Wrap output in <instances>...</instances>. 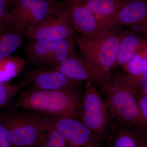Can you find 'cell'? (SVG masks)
<instances>
[{
  "mask_svg": "<svg viewBox=\"0 0 147 147\" xmlns=\"http://www.w3.org/2000/svg\"><path fill=\"white\" fill-rule=\"evenodd\" d=\"M74 38L52 40H28L24 46L29 61L37 69H55L76 52Z\"/></svg>",
  "mask_w": 147,
  "mask_h": 147,
  "instance_id": "obj_5",
  "label": "cell"
},
{
  "mask_svg": "<svg viewBox=\"0 0 147 147\" xmlns=\"http://www.w3.org/2000/svg\"><path fill=\"white\" fill-rule=\"evenodd\" d=\"M26 86V84L23 80L17 85L0 82V110L8 105L21 88Z\"/></svg>",
  "mask_w": 147,
  "mask_h": 147,
  "instance_id": "obj_20",
  "label": "cell"
},
{
  "mask_svg": "<svg viewBox=\"0 0 147 147\" xmlns=\"http://www.w3.org/2000/svg\"><path fill=\"white\" fill-rule=\"evenodd\" d=\"M141 147H147V140L145 142L144 140H142Z\"/></svg>",
  "mask_w": 147,
  "mask_h": 147,
  "instance_id": "obj_29",
  "label": "cell"
},
{
  "mask_svg": "<svg viewBox=\"0 0 147 147\" xmlns=\"http://www.w3.org/2000/svg\"><path fill=\"white\" fill-rule=\"evenodd\" d=\"M9 7L6 0H0V28L7 26L6 20L9 14Z\"/></svg>",
  "mask_w": 147,
  "mask_h": 147,
  "instance_id": "obj_23",
  "label": "cell"
},
{
  "mask_svg": "<svg viewBox=\"0 0 147 147\" xmlns=\"http://www.w3.org/2000/svg\"><path fill=\"white\" fill-rule=\"evenodd\" d=\"M25 147H39L38 145H33V146H28Z\"/></svg>",
  "mask_w": 147,
  "mask_h": 147,
  "instance_id": "obj_30",
  "label": "cell"
},
{
  "mask_svg": "<svg viewBox=\"0 0 147 147\" xmlns=\"http://www.w3.org/2000/svg\"><path fill=\"white\" fill-rule=\"evenodd\" d=\"M82 122L98 138L105 134L108 123V108L96 88L88 82L83 97Z\"/></svg>",
  "mask_w": 147,
  "mask_h": 147,
  "instance_id": "obj_6",
  "label": "cell"
},
{
  "mask_svg": "<svg viewBox=\"0 0 147 147\" xmlns=\"http://www.w3.org/2000/svg\"><path fill=\"white\" fill-rule=\"evenodd\" d=\"M26 62L19 56H9L0 60V82L7 83L24 69Z\"/></svg>",
  "mask_w": 147,
  "mask_h": 147,
  "instance_id": "obj_17",
  "label": "cell"
},
{
  "mask_svg": "<svg viewBox=\"0 0 147 147\" xmlns=\"http://www.w3.org/2000/svg\"><path fill=\"white\" fill-rule=\"evenodd\" d=\"M47 122L59 131L71 147H101L98 138L81 121L43 115Z\"/></svg>",
  "mask_w": 147,
  "mask_h": 147,
  "instance_id": "obj_9",
  "label": "cell"
},
{
  "mask_svg": "<svg viewBox=\"0 0 147 147\" xmlns=\"http://www.w3.org/2000/svg\"><path fill=\"white\" fill-rule=\"evenodd\" d=\"M130 131H119L113 140L112 147H141V141Z\"/></svg>",
  "mask_w": 147,
  "mask_h": 147,
  "instance_id": "obj_21",
  "label": "cell"
},
{
  "mask_svg": "<svg viewBox=\"0 0 147 147\" xmlns=\"http://www.w3.org/2000/svg\"><path fill=\"white\" fill-rule=\"evenodd\" d=\"M55 69L77 82L94 81L85 60L81 55L76 53L57 66Z\"/></svg>",
  "mask_w": 147,
  "mask_h": 147,
  "instance_id": "obj_14",
  "label": "cell"
},
{
  "mask_svg": "<svg viewBox=\"0 0 147 147\" xmlns=\"http://www.w3.org/2000/svg\"><path fill=\"white\" fill-rule=\"evenodd\" d=\"M0 147H14L7 129L0 121Z\"/></svg>",
  "mask_w": 147,
  "mask_h": 147,
  "instance_id": "obj_22",
  "label": "cell"
},
{
  "mask_svg": "<svg viewBox=\"0 0 147 147\" xmlns=\"http://www.w3.org/2000/svg\"><path fill=\"white\" fill-rule=\"evenodd\" d=\"M138 32L147 37V16L145 22L139 29Z\"/></svg>",
  "mask_w": 147,
  "mask_h": 147,
  "instance_id": "obj_26",
  "label": "cell"
},
{
  "mask_svg": "<svg viewBox=\"0 0 147 147\" xmlns=\"http://www.w3.org/2000/svg\"><path fill=\"white\" fill-rule=\"evenodd\" d=\"M105 91L108 110L113 117L147 132V124L140 111L136 88L126 74L112 73L110 86Z\"/></svg>",
  "mask_w": 147,
  "mask_h": 147,
  "instance_id": "obj_3",
  "label": "cell"
},
{
  "mask_svg": "<svg viewBox=\"0 0 147 147\" xmlns=\"http://www.w3.org/2000/svg\"><path fill=\"white\" fill-rule=\"evenodd\" d=\"M85 0H63V2L67 4L79 3L83 2Z\"/></svg>",
  "mask_w": 147,
  "mask_h": 147,
  "instance_id": "obj_27",
  "label": "cell"
},
{
  "mask_svg": "<svg viewBox=\"0 0 147 147\" xmlns=\"http://www.w3.org/2000/svg\"><path fill=\"white\" fill-rule=\"evenodd\" d=\"M23 81L38 89L63 90L77 89L80 82L69 79L56 69H37L29 72Z\"/></svg>",
  "mask_w": 147,
  "mask_h": 147,
  "instance_id": "obj_11",
  "label": "cell"
},
{
  "mask_svg": "<svg viewBox=\"0 0 147 147\" xmlns=\"http://www.w3.org/2000/svg\"><path fill=\"white\" fill-rule=\"evenodd\" d=\"M147 16V0H129L110 20L108 27L115 30L124 26L138 32Z\"/></svg>",
  "mask_w": 147,
  "mask_h": 147,
  "instance_id": "obj_12",
  "label": "cell"
},
{
  "mask_svg": "<svg viewBox=\"0 0 147 147\" xmlns=\"http://www.w3.org/2000/svg\"><path fill=\"white\" fill-rule=\"evenodd\" d=\"M147 46V36L130 30L123 32L115 66L123 67L138 52Z\"/></svg>",
  "mask_w": 147,
  "mask_h": 147,
  "instance_id": "obj_13",
  "label": "cell"
},
{
  "mask_svg": "<svg viewBox=\"0 0 147 147\" xmlns=\"http://www.w3.org/2000/svg\"><path fill=\"white\" fill-rule=\"evenodd\" d=\"M64 3L68 24L79 34L94 37L115 30L107 28L82 3Z\"/></svg>",
  "mask_w": 147,
  "mask_h": 147,
  "instance_id": "obj_10",
  "label": "cell"
},
{
  "mask_svg": "<svg viewBox=\"0 0 147 147\" xmlns=\"http://www.w3.org/2000/svg\"><path fill=\"white\" fill-rule=\"evenodd\" d=\"M137 98L142 117L147 124V96L137 94Z\"/></svg>",
  "mask_w": 147,
  "mask_h": 147,
  "instance_id": "obj_24",
  "label": "cell"
},
{
  "mask_svg": "<svg viewBox=\"0 0 147 147\" xmlns=\"http://www.w3.org/2000/svg\"><path fill=\"white\" fill-rule=\"evenodd\" d=\"M122 35L123 32L114 30L94 37L77 33L74 37L95 82L104 90L110 85L111 69L115 66Z\"/></svg>",
  "mask_w": 147,
  "mask_h": 147,
  "instance_id": "obj_2",
  "label": "cell"
},
{
  "mask_svg": "<svg viewBox=\"0 0 147 147\" xmlns=\"http://www.w3.org/2000/svg\"><path fill=\"white\" fill-rule=\"evenodd\" d=\"M129 0H85L82 3L110 30L108 24L111 18Z\"/></svg>",
  "mask_w": 147,
  "mask_h": 147,
  "instance_id": "obj_15",
  "label": "cell"
},
{
  "mask_svg": "<svg viewBox=\"0 0 147 147\" xmlns=\"http://www.w3.org/2000/svg\"><path fill=\"white\" fill-rule=\"evenodd\" d=\"M137 94H142L147 96V75L144 76L134 86Z\"/></svg>",
  "mask_w": 147,
  "mask_h": 147,
  "instance_id": "obj_25",
  "label": "cell"
},
{
  "mask_svg": "<svg viewBox=\"0 0 147 147\" xmlns=\"http://www.w3.org/2000/svg\"><path fill=\"white\" fill-rule=\"evenodd\" d=\"M59 0H19L11 11L13 21L23 30L56 13L63 5Z\"/></svg>",
  "mask_w": 147,
  "mask_h": 147,
  "instance_id": "obj_7",
  "label": "cell"
},
{
  "mask_svg": "<svg viewBox=\"0 0 147 147\" xmlns=\"http://www.w3.org/2000/svg\"><path fill=\"white\" fill-rule=\"evenodd\" d=\"M6 1L8 4L9 8H11L12 9L19 0H6Z\"/></svg>",
  "mask_w": 147,
  "mask_h": 147,
  "instance_id": "obj_28",
  "label": "cell"
},
{
  "mask_svg": "<svg viewBox=\"0 0 147 147\" xmlns=\"http://www.w3.org/2000/svg\"><path fill=\"white\" fill-rule=\"evenodd\" d=\"M83 97L78 89L50 90L30 87L22 92L14 106L43 114L82 122Z\"/></svg>",
  "mask_w": 147,
  "mask_h": 147,
  "instance_id": "obj_1",
  "label": "cell"
},
{
  "mask_svg": "<svg viewBox=\"0 0 147 147\" xmlns=\"http://www.w3.org/2000/svg\"><path fill=\"white\" fill-rule=\"evenodd\" d=\"M7 111L0 121L7 129L14 147L38 145L48 123L43 115L30 110Z\"/></svg>",
  "mask_w": 147,
  "mask_h": 147,
  "instance_id": "obj_4",
  "label": "cell"
},
{
  "mask_svg": "<svg viewBox=\"0 0 147 147\" xmlns=\"http://www.w3.org/2000/svg\"><path fill=\"white\" fill-rule=\"evenodd\" d=\"M42 132L38 142L39 147H71L65 139L50 124Z\"/></svg>",
  "mask_w": 147,
  "mask_h": 147,
  "instance_id": "obj_19",
  "label": "cell"
},
{
  "mask_svg": "<svg viewBox=\"0 0 147 147\" xmlns=\"http://www.w3.org/2000/svg\"><path fill=\"white\" fill-rule=\"evenodd\" d=\"M76 33L68 24L63 2L55 14L35 26L27 28L25 35L28 40H57L74 38Z\"/></svg>",
  "mask_w": 147,
  "mask_h": 147,
  "instance_id": "obj_8",
  "label": "cell"
},
{
  "mask_svg": "<svg viewBox=\"0 0 147 147\" xmlns=\"http://www.w3.org/2000/svg\"><path fill=\"white\" fill-rule=\"evenodd\" d=\"M147 59V46L138 52L123 67L125 73L134 86L140 79Z\"/></svg>",
  "mask_w": 147,
  "mask_h": 147,
  "instance_id": "obj_18",
  "label": "cell"
},
{
  "mask_svg": "<svg viewBox=\"0 0 147 147\" xmlns=\"http://www.w3.org/2000/svg\"><path fill=\"white\" fill-rule=\"evenodd\" d=\"M25 38V35L8 26L0 28V60L8 57L17 51Z\"/></svg>",
  "mask_w": 147,
  "mask_h": 147,
  "instance_id": "obj_16",
  "label": "cell"
}]
</instances>
